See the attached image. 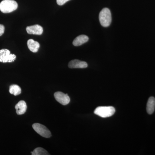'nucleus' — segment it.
<instances>
[{
    "instance_id": "nucleus-1",
    "label": "nucleus",
    "mask_w": 155,
    "mask_h": 155,
    "mask_svg": "<svg viewBox=\"0 0 155 155\" xmlns=\"http://www.w3.org/2000/svg\"><path fill=\"white\" fill-rule=\"evenodd\" d=\"M18 8V4L14 0H3L0 3V11L5 14L11 13Z\"/></svg>"
},
{
    "instance_id": "nucleus-2",
    "label": "nucleus",
    "mask_w": 155,
    "mask_h": 155,
    "mask_svg": "<svg viewBox=\"0 0 155 155\" xmlns=\"http://www.w3.org/2000/svg\"><path fill=\"white\" fill-rule=\"evenodd\" d=\"M99 21L102 26L107 27L110 25L112 22V16L110 11L108 8L103 9L99 14Z\"/></svg>"
},
{
    "instance_id": "nucleus-3",
    "label": "nucleus",
    "mask_w": 155,
    "mask_h": 155,
    "mask_svg": "<svg viewBox=\"0 0 155 155\" xmlns=\"http://www.w3.org/2000/svg\"><path fill=\"white\" fill-rule=\"evenodd\" d=\"M116 112L115 108L109 107H99L96 108L94 113L96 115L102 117L107 118L114 115Z\"/></svg>"
},
{
    "instance_id": "nucleus-4",
    "label": "nucleus",
    "mask_w": 155,
    "mask_h": 155,
    "mask_svg": "<svg viewBox=\"0 0 155 155\" xmlns=\"http://www.w3.org/2000/svg\"><path fill=\"white\" fill-rule=\"evenodd\" d=\"M16 56L11 54L10 51L7 49L0 50V62L3 63H12L16 60Z\"/></svg>"
},
{
    "instance_id": "nucleus-5",
    "label": "nucleus",
    "mask_w": 155,
    "mask_h": 155,
    "mask_svg": "<svg viewBox=\"0 0 155 155\" xmlns=\"http://www.w3.org/2000/svg\"><path fill=\"white\" fill-rule=\"evenodd\" d=\"M32 127L37 133L43 137L49 138L51 136V131L45 125L39 123H34L32 125Z\"/></svg>"
},
{
    "instance_id": "nucleus-6",
    "label": "nucleus",
    "mask_w": 155,
    "mask_h": 155,
    "mask_svg": "<svg viewBox=\"0 0 155 155\" xmlns=\"http://www.w3.org/2000/svg\"><path fill=\"white\" fill-rule=\"evenodd\" d=\"M54 96L56 101L63 105H67L70 102V98L68 94H65L62 92H56Z\"/></svg>"
},
{
    "instance_id": "nucleus-7",
    "label": "nucleus",
    "mask_w": 155,
    "mask_h": 155,
    "mask_svg": "<svg viewBox=\"0 0 155 155\" xmlns=\"http://www.w3.org/2000/svg\"><path fill=\"white\" fill-rule=\"evenodd\" d=\"M87 64L84 61H79L78 60H72L69 62L68 67L71 69H83L87 67Z\"/></svg>"
},
{
    "instance_id": "nucleus-8",
    "label": "nucleus",
    "mask_w": 155,
    "mask_h": 155,
    "mask_svg": "<svg viewBox=\"0 0 155 155\" xmlns=\"http://www.w3.org/2000/svg\"><path fill=\"white\" fill-rule=\"evenodd\" d=\"M27 33L31 35H41L43 32L42 27L39 25H31L26 27Z\"/></svg>"
},
{
    "instance_id": "nucleus-9",
    "label": "nucleus",
    "mask_w": 155,
    "mask_h": 155,
    "mask_svg": "<svg viewBox=\"0 0 155 155\" xmlns=\"http://www.w3.org/2000/svg\"><path fill=\"white\" fill-rule=\"evenodd\" d=\"M27 105L25 101H21L15 106V109L17 115H21L25 114L27 110Z\"/></svg>"
},
{
    "instance_id": "nucleus-10",
    "label": "nucleus",
    "mask_w": 155,
    "mask_h": 155,
    "mask_svg": "<svg viewBox=\"0 0 155 155\" xmlns=\"http://www.w3.org/2000/svg\"><path fill=\"white\" fill-rule=\"evenodd\" d=\"M88 37L87 35H79L73 41V45L75 46H79L85 43L88 41Z\"/></svg>"
},
{
    "instance_id": "nucleus-11",
    "label": "nucleus",
    "mask_w": 155,
    "mask_h": 155,
    "mask_svg": "<svg viewBox=\"0 0 155 155\" xmlns=\"http://www.w3.org/2000/svg\"><path fill=\"white\" fill-rule=\"evenodd\" d=\"M27 44L28 49L30 51L33 53L38 52L40 48V44L38 42L30 39L28 40Z\"/></svg>"
},
{
    "instance_id": "nucleus-12",
    "label": "nucleus",
    "mask_w": 155,
    "mask_h": 155,
    "mask_svg": "<svg viewBox=\"0 0 155 155\" xmlns=\"http://www.w3.org/2000/svg\"><path fill=\"white\" fill-rule=\"evenodd\" d=\"M155 98L154 97H150L148 100L147 105V111L149 114H153L155 110Z\"/></svg>"
},
{
    "instance_id": "nucleus-13",
    "label": "nucleus",
    "mask_w": 155,
    "mask_h": 155,
    "mask_svg": "<svg viewBox=\"0 0 155 155\" xmlns=\"http://www.w3.org/2000/svg\"><path fill=\"white\" fill-rule=\"evenodd\" d=\"M9 92L15 96L18 95L21 93V89L17 84H13L10 87Z\"/></svg>"
},
{
    "instance_id": "nucleus-14",
    "label": "nucleus",
    "mask_w": 155,
    "mask_h": 155,
    "mask_svg": "<svg viewBox=\"0 0 155 155\" xmlns=\"http://www.w3.org/2000/svg\"><path fill=\"white\" fill-rule=\"evenodd\" d=\"M31 153L32 155H50L45 150L41 147L36 148L34 150L33 152H31Z\"/></svg>"
},
{
    "instance_id": "nucleus-15",
    "label": "nucleus",
    "mask_w": 155,
    "mask_h": 155,
    "mask_svg": "<svg viewBox=\"0 0 155 155\" xmlns=\"http://www.w3.org/2000/svg\"><path fill=\"white\" fill-rule=\"evenodd\" d=\"M70 0H57V3L59 5L62 6Z\"/></svg>"
},
{
    "instance_id": "nucleus-16",
    "label": "nucleus",
    "mask_w": 155,
    "mask_h": 155,
    "mask_svg": "<svg viewBox=\"0 0 155 155\" xmlns=\"http://www.w3.org/2000/svg\"><path fill=\"white\" fill-rule=\"evenodd\" d=\"M5 27L4 25L0 24V36L4 33L5 32Z\"/></svg>"
}]
</instances>
